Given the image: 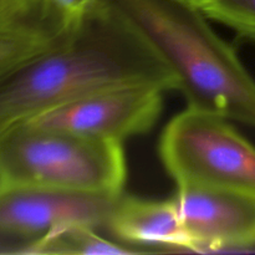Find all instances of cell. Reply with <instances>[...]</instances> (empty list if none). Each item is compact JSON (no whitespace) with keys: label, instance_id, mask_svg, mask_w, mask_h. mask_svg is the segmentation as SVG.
I'll list each match as a JSON object with an SVG mask.
<instances>
[{"label":"cell","instance_id":"6","mask_svg":"<svg viewBox=\"0 0 255 255\" xmlns=\"http://www.w3.org/2000/svg\"><path fill=\"white\" fill-rule=\"evenodd\" d=\"M119 196L0 183V236L30 244L69 227L106 228Z\"/></svg>","mask_w":255,"mask_h":255},{"label":"cell","instance_id":"3","mask_svg":"<svg viewBox=\"0 0 255 255\" xmlns=\"http://www.w3.org/2000/svg\"><path fill=\"white\" fill-rule=\"evenodd\" d=\"M122 143L16 124L0 131V183L119 196L126 182Z\"/></svg>","mask_w":255,"mask_h":255},{"label":"cell","instance_id":"14","mask_svg":"<svg viewBox=\"0 0 255 255\" xmlns=\"http://www.w3.org/2000/svg\"><path fill=\"white\" fill-rule=\"evenodd\" d=\"M178 1L189 5V6L194 7V9H198L199 11H202L204 14L213 5L214 0H178Z\"/></svg>","mask_w":255,"mask_h":255},{"label":"cell","instance_id":"11","mask_svg":"<svg viewBox=\"0 0 255 255\" xmlns=\"http://www.w3.org/2000/svg\"><path fill=\"white\" fill-rule=\"evenodd\" d=\"M204 15L242 39L255 42V0H214Z\"/></svg>","mask_w":255,"mask_h":255},{"label":"cell","instance_id":"1","mask_svg":"<svg viewBox=\"0 0 255 255\" xmlns=\"http://www.w3.org/2000/svg\"><path fill=\"white\" fill-rule=\"evenodd\" d=\"M178 90L163 60L127 25L92 4L46 51L0 84V131L114 87Z\"/></svg>","mask_w":255,"mask_h":255},{"label":"cell","instance_id":"5","mask_svg":"<svg viewBox=\"0 0 255 255\" xmlns=\"http://www.w3.org/2000/svg\"><path fill=\"white\" fill-rule=\"evenodd\" d=\"M163 92L159 87L148 85L114 87L22 122L122 143L126 138L146 133L153 127L161 115Z\"/></svg>","mask_w":255,"mask_h":255},{"label":"cell","instance_id":"12","mask_svg":"<svg viewBox=\"0 0 255 255\" xmlns=\"http://www.w3.org/2000/svg\"><path fill=\"white\" fill-rule=\"evenodd\" d=\"M0 19L49 26L65 25L49 0H0Z\"/></svg>","mask_w":255,"mask_h":255},{"label":"cell","instance_id":"13","mask_svg":"<svg viewBox=\"0 0 255 255\" xmlns=\"http://www.w3.org/2000/svg\"><path fill=\"white\" fill-rule=\"evenodd\" d=\"M49 2L62 20L72 26L90 11L94 0H49Z\"/></svg>","mask_w":255,"mask_h":255},{"label":"cell","instance_id":"9","mask_svg":"<svg viewBox=\"0 0 255 255\" xmlns=\"http://www.w3.org/2000/svg\"><path fill=\"white\" fill-rule=\"evenodd\" d=\"M69 27L0 19V84L56 44Z\"/></svg>","mask_w":255,"mask_h":255},{"label":"cell","instance_id":"7","mask_svg":"<svg viewBox=\"0 0 255 255\" xmlns=\"http://www.w3.org/2000/svg\"><path fill=\"white\" fill-rule=\"evenodd\" d=\"M193 252L255 247V194L206 186H177L173 196Z\"/></svg>","mask_w":255,"mask_h":255},{"label":"cell","instance_id":"10","mask_svg":"<svg viewBox=\"0 0 255 255\" xmlns=\"http://www.w3.org/2000/svg\"><path fill=\"white\" fill-rule=\"evenodd\" d=\"M26 253L31 254H75V255H110L142 253L126 244L105 239L99 229L86 226L64 228L44 238L27 244Z\"/></svg>","mask_w":255,"mask_h":255},{"label":"cell","instance_id":"2","mask_svg":"<svg viewBox=\"0 0 255 255\" xmlns=\"http://www.w3.org/2000/svg\"><path fill=\"white\" fill-rule=\"evenodd\" d=\"M172 70L191 109L255 127V80L198 9L178 0H94Z\"/></svg>","mask_w":255,"mask_h":255},{"label":"cell","instance_id":"4","mask_svg":"<svg viewBox=\"0 0 255 255\" xmlns=\"http://www.w3.org/2000/svg\"><path fill=\"white\" fill-rule=\"evenodd\" d=\"M159 156L177 186H206L255 194V146L231 121L191 109L169 121Z\"/></svg>","mask_w":255,"mask_h":255},{"label":"cell","instance_id":"8","mask_svg":"<svg viewBox=\"0 0 255 255\" xmlns=\"http://www.w3.org/2000/svg\"><path fill=\"white\" fill-rule=\"evenodd\" d=\"M106 229L129 247L193 252L173 197L153 201L121 193L115 202Z\"/></svg>","mask_w":255,"mask_h":255}]
</instances>
